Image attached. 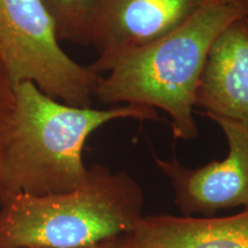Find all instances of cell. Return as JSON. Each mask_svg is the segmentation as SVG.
<instances>
[{"mask_svg": "<svg viewBox=\"0 0 248 248\" xmlns=\"http://www.w3.org/2000/svg\"><path fill=\"white\" fill-rule=\"evenodd\" d=\"M80 248H119V238H113V239H107L100 243H97L91 246L80 247Z\"/></svg>", "mask_w": 248, "mask_h": 248, "instance_id": "7c38bea8", "label": "cell"}, {"mask_svg": "<svg viewBox=\"0 0 248 248\" xmlns=\"http://www.w3.org/2000/svg\"><path fill=\"white\" fill-rule=\"evenodd\" d=\"M247 12L241 6L204 4L168 35L114 60L94 97L106 105L160 108L171 117L173 138L194 139L199 131L193 107L210 46Z\"/></svg>", "mask_w": 248, "mask_h": 248, "instance_id": "7a4b0ae2", "label": "cell"}, {"mask_svg": "<svg viewBox=\"0 0 248 248\" xmlns=\"http://www.w3.org/2000/svg\"><path fill=\"white\" fill-rule=\"evenodd\" d=\"M55 24L59 40L89 45L92 0H43Z\"/></svg>", "mask_w": 248, "mask_h": 248, "instance_id": "9c48e42d", "label": "cell"}, {"mask_svg": "<svg viewBox=\"0 0 248 248\" xmlns=\"http://www.w3.org/2000/svg\"><path fill=\"white\" fill-rule=\"evenodd\" d=\"M221 128L228 140L225 159L187 168L176 156L163 160L152 152L160 171L170 182L173 201L184 216L212 217L222 209L248 208V124L203 113Z\"/></svg>", "mask_w": 248, "mask_h": 248, "instance_id": "5b68a950", "label": "cell"}, {"mask_svg": "<svg viewBox=\"0 0 248 248\" xmlns=\"http://www.w3.org/2000/svg\"><path fill=\"white\" fill-rule=\"evenodd\" d=\"M195 106L248 124V16L228 24L210 46Z\"/></svg>", "mask_w": 248, "mask_h": 248, "instance_id": "52a82bcc", "label": "cell"}, {"mask_svg": "<svg viewBox=\"0 0 248 248\" xmlns=\"http://www.w3.org/2000/svg\"><path fill=\"white\" fill-rule=\"evenodd\" d=\"M144 202L128 171L93 164L76 190L21 194L0 204V248H80L120 238L140 221Z\"/></svg>", "mask_w": 248, "mask_h": 248, "instance_id": "3957f363", "label": "cell"}, {"mask_svg": "<svg viewBox=\"0 0 248 248\" xmlns=\"http://www.w3.org/2000/svg\"><path fill=\"white\" fill-rule=\"evenodd\" d=\"M247 16H248V12H247Z\"/></svg>", "mask_w": 248, "mask_h": 248, "instance_id": "4fadbf2b", "label": "cell"}, {"mask_svg": "<svg viewBox=\"0 0 248 248\" xmlns=\"http://www.w3.org/2000/svg\"><path fill=\"white\" fill-rule=\"evenodd\" d=\"M119 248H248V208L225 217L142 216Z\"/></svg>", "mask_w": 248, "mask_h": 248, "instance_id": "ba28073f", "label": "cell"}, {"mask_svg": "<svg viewBox=\"0 0 248 248\" xmlns=\"http://www.w3.org/2000/svg\"><path fill=\"white\" fill-rule=\"evenodd\" d=\"M13 105L14 86L2 64L0 63V163H1L6 137L11 124Z\"/></svg>", "mask_w": 248, "mask_h": 248, "instance_id": "30bf717a", "label": "cell"}, {"mask_svg": "<svg viewBox=\"0 0 248 248\" xmlns=\"http://www.w3.org/2000/svg\"><path fill=\"white\" fill-rule=\"evenodd\" d=\"M204 5L203 0H92L89 45L98 51L90 68L100 75L114 60L168 35Z\"/></svg>", "mask_w": 248, "mask_h": 248, "instance_id": "8992f818", "label": "cell"}, {"mask_svg": "<svg viewBox=\"0 0 248 248\" xmlns=\"http://www.w3.org/2000/svg\"><path fill=\"white\" fill-rule=\"evenodd\" d=\"M121 119L160 117L153 108L135 105L106 109L70 106L33 83H18L0 163V204L16 195L67 193L84 185L86 140L102 125Z\"/></svg>", "mask_w": 248, "mask_h": 248, "instance_id": "6da1fadb", "label": "cell"}, {"mask_svg": "<svg viewBox=\"0 0 248 248\" xmlns=\"http://www.w3.org/2000/svg\"><path fill=\"white\" fill-rule=\"evenodd\" d=\"M0 63L13 86L31 82L75 107H91L101 77L63 51L43 0H0Z\"/></svg>", "mask_w": 248, "mask_h": 248, "instance_id": "277c9868", "label": "cell"}, {"mask_svg": "<svg viewBox=\"0 0 248 248\" xmlns=\"http://www.w3.org/2000/svg\"><path fill=\"white\" fill-rule=\"evenodd\" d=\"M204 4H215L222 6H241L248 7V0H203Z\"/></svg>", "mask_w": 248, "mask_h": 248, "instance_id": "8fae6325", "label": "cell"}]
</instances>
